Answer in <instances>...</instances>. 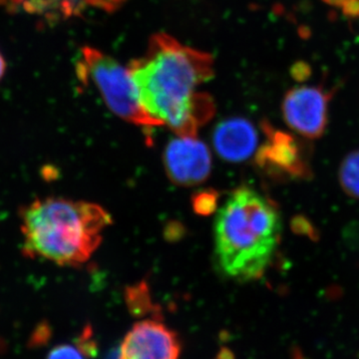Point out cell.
I'll return each mask as SVG.
<instances>
[{
    "label": "cell",
    "mask_w": 359,
    "mask_h": 359,
    "mask_svg": "<svg viewBox=\"0 0 359 359\" xmlns=\"http://www.w3.org/2000/svg\"><path fill=\"white\" fill-rule=\"evenodd\" d=\"M128 71L144 110L178 136L197 138L198 130L214 116L212 97L197 91L214 76V60L207 52L157 33Z\"/></svg>",
    "instance_id": "1"
},
{
    "label": "cell",
    "mask_w": 359,
    "mask_h": 359,
    "mask_svg": "<svg viewBox=\"0 0 359 359\" xmlns=\"http://www.w3.org/2000/svg\"><path fill=\"white\" fill-rule=\"evenodd\" d=\"M282 219L273 203L241 187L219 209L215 224V250L224 275L240 282L264 276L280 244Z\"/></svg>",
    "instance_id": "2"
},
{
    "label": "cell",
    "mask_w": 359,
    "mask_h": 359,
    "mask_svg": "<svg viewBox=\"0 0 359 359\" xmlns=\"http://www.w3.org/2000/svg\"><path fill=\"white\" fill-rule=\"evenodd\" d=\"M111 223L110 215L92 203L61 198L35 201L22 214L25 252L59 266H80L95 252Z\"/></svg>",
    "instance_id": "3"
},
{
    "label": "cell",
    "mask_w": 359,
    "mask_h": 359,
    "mask_svg": "<svg viewBox=\"0 0 359 359\" xmlns=\"http://www.w3.org/2000/svg\"><path fill=\"white\" fill-rule=\"evenodd\" d=\"M78 72L95 84L104 102L118 117L146 128L162 126L142 107L128 69L114 58L98 49L84 47Z\"/></svg>",
    "instance_id": "4"
},
{
    "label": "cell",
    "mask_w": 359,
    "mask_h": 359,
    "mask_svg": "<svg viewBox=\"0 0 359 359\" xmlns=\"http://www.w3.org/2000/svg\"><path fill=\"white\" fill-rule=\"evenodd\" d=\"M266 142L257 151V164L269 176L280 180L311 178V168L304 145L292 135L263 125Z\"/></svg>",
    "instance_id": "5"
},
{
    "label": "cell",
    "mask_w": 359,
    "mask_h": 359,
    "mask_svg": "<svg viewBox=\"0 0 359 359\" xmlns=\"http://www.w3.org/2000/svg\"><path fill=\"white\" fill-rule=\"evenodd\" d=\"M332 92L323 86H301L290 89L283 98V119L290 129L309 140L325 135L328 106Z\"/></svg>",
    "instance_id": "6"
},
{
    "label": "cell",
    "mask_w": 359,
    "mask_h": 359,
    "mask_svg": "<svg viewBox=\"0 0 359 359\" xmlns=\"http://www.w3.org/2000/svg\"><path fill=\"white\" fill-rule=\"evenodd\" d=\"M182 344L179 335L159 320L135 323L125 335L119 359H179Z\"/></svg>",
    "instance_id": "7"
},
{
    "label": "cell",
    "mask_w": 359,
    "mask_h": 359,
    "mask_svg": "<svg viewBox=\"0 0 359 359\" xmlns=\"http://www.w3.org/2000/svg\"><path fill=\"white\" fill-rule=\"evenodd\" d=\"M168 177L181 186H195L209 177L212 157L203 142L191 137H180L168 144L164 153Z\"/></svg>",
    "instance_id": "8"
},
{
    "label": "cell",
    "mask_w": 359,
    "mask_h": 359,
    "mask_svg": "<svg viewBox=\"0 0 359 359\" xmlns=\"http://www.w3.org/2000/svg\"><path fill=\"white\" fill-rule=\"evenodd\" d=\"M215 150L222 159L230 162L247 160L256 150L257 134L252 123L231 118L219 123L212 134Z\"/></svg>",
    "instance_id": "9"
},
{
    "label": "cell",
    "mask_w": 359,
    "mask_h": 359,
    "mask_svg": "<svg viewBox=\"0 0 359 359\" xmlns=\"http://www.w3.org/2000/svg\"><path fill=\"white\" fill-rule=\"evenodd\" d=\"M339 182L348 197L359 200V150L353 151L342 160L339 169Z\"/></svg>",
    "instance_id": "10"
},
{
    "label": "cell",
    "mask_w": 359,
    "mask_h": 359,
    "mask_svg": "<svg viewBox=\"0 0 359 359\" xmlns=\"http://www.w3.org/2000/svg\"><path fill=\"white\" fill-rule=\"evenodd\" d=\"M89 358L80 349V347L75 344H59V346L54 347L48 353L47 359H87Z\"/></svg>",
    "instance_id": "11"
},
{
    "label": "cell",
    "mask_w": 359,
    "mask_h": 359,
    "mask_svg": "<svg viewBox=\"0 0 359 359\" xmlns=\"http://www.w3.org/2000/svg\"><path fill=\"white\" fill-rule=\"evenodd\" d=\"M217 195L214 192H203L194 198V209L198 214L210 215L216 209Z\"/></svg>",
    "instance_id": "12"
},
{
    "label": "cell",
    "mask_w": 359,
    "mask_h": 359,
    "mask_svg": "<svg viewBox=\"0 0 359 359\" xmlns=\"http://www.w3.org/2000/svg\"><path fill=\"white\" fill-rule=\"evenodd\" d=\"M43 4V0H27L25 6H27L28 8H36V6L40 7V4Z\"/></svg>",
    "instance_id": "13"
},
{
    "label": "cell",
    "mask_w": 359,
    "mask_h": 359,
    "mask_svg": "<svg viewBox=\"0 0 359 359\" xmlns=\"http://www.w3.org/2000/svg\"><path fill=\"white\" fill-rule=\"evenodd\" d=\"M103 359H119V349L113 348L112 351L106 354Z\"/></svg>",
    "instance_id": "14"
},
{
    "label": "cell",
    "mask_w": 359,
    "mask_h": 359,
    "mask_svg": "<svg viewBox=\"0 0 359 359\" xmlns=\"http://www.w3.org/2000/svg\"><path fill=\"white\" fill-rule=\"evenodd\" d=\"M6 61H4V57H2L1 53H0V80L4 77V73H6Z\"/></svg>",
    "instance_id": "15"
}]
</instances>
